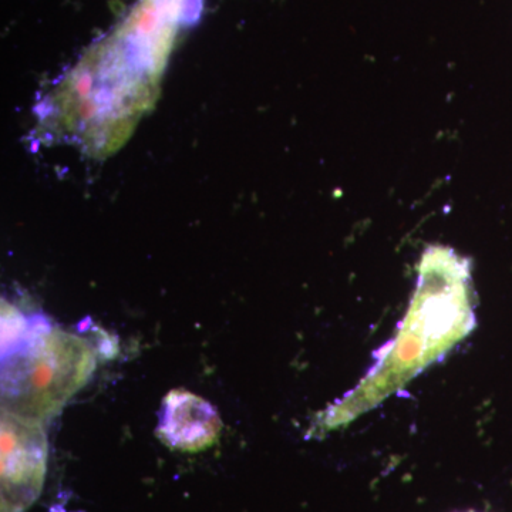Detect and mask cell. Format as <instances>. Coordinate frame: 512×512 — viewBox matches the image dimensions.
<instances>
[{
  "instance_id": "cell-1",
  "label": "cell",
  "mask_w": 512,
  "mask_h": 512,
  "mask_svg": "<svg viewBox=\"0 0 512 512\" xmlns=\"http://www.w3.org/2000/svg\"><path fill=\"white\" fill-rule=\"evenodd\" d=\"M94 367L93 350L79 336L57 329L37 333L3 359V412L50 419L89 382Z\"/></svg>"
},
{
  "instance_id": "cell-2",
  "label": "cell",
  "mask_w": 512,
  "mask_h": 512,
  "mask_svg": "<svg viewBox=\"0 0 512 512\" xmlns=\"http://www.w3.org/2000/svg\"><path fill=\"white\" fill-rule=\"evenodd\" d=\"M2 512H25L42 493L47 439L40 421L2 410Z\"/></svg>"
},
{
  "instance_id": "cell-3",
  "label": "cell",
  "mask_w": 512,
  "mask_h": 512,
  "mask_svg": "<svg viewBox=\"0 0 512 512\" xmlns=\"http://www.w3.org/2000/svg\"><path fill=\"white\" fill-rule=\"evenodd\" d=\"M220 416L210 403L184 390L167 394L157 436L173 450L201 451L220 436Z\"/></svg>"
}]
</instances>
